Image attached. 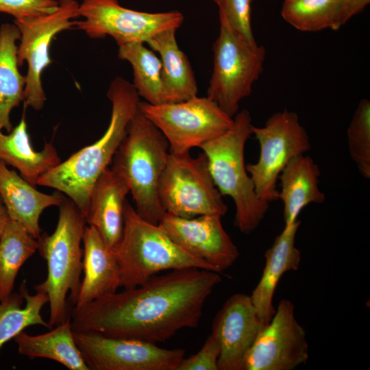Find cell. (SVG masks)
<instances>
[{"mask_svg":"<svg viewBox=\"0 0 370 370\" xmlns=\"http://www.w3.org/2000/svg\"><path fill=\"white\" fill-rule=\"evenodd\" d=\"M219 273L187 268L156 275L136 287L95 299L71 312L73 331L164 342L197 326L204 304L221 282Z\"/></svg>","mask_w":370,"mask_h":370,"instance_id":"6da1fadb","label":"cell"},{"mask_svg":"<svg viewBox=\"0 0 370 370\" xmlns=\"http://www.w3.org/2000/svg\"><path fill=\"white\" fill-rule=\"evenodd\" d=\"M8 220L9 217L6 208L0 197V238Z\"/></svg>","mask_w":370,"mask_h":370,"instance_id":"836d02e7","label":"cell"},{"mask_svg":"<svg viewBox=\"0 0 370 370\" xmlns=\"http://www.w3.org/2000/svg\"><path fill=\"white\" fill-rule=\"evenodd\" d=\"M118 57L128 62L133 70V86L145 101L166 103L162 80V64L159 57L145 43L132 42L119 45Z\"/></svg>","mask_w":370,"mask_h":370,"instance_id":"83f0119b","label":"cell"},{"mask_svg":"<svg viewBox=\"0 0 370 370\" xmlns=\"http://www.w3.org/2000/svg\"><path fill=\"white\" fill-rule=\"evenodd\" d=\"M232 126L200 148L205 153L212 180L223 196H229L235 206L234 224L244 234L256 230L269 209L260 199L246 170L245 144L252 134V119L243 110L233 117Z\"/></svg>","mask_w":370,"mask_h":370,"instance_id":"277c9868","label":"cell"},{"mask_svg":"<svg viewBox=\"0 0 370 370\" xmlns=\"http://www.w3.org/2000/svg\"><path fill=\"white\" fill-rule=\"evenodd\" d=\"M86 219L76 205L65 197L59 206V217L54 232L42 233L38 238V251L47 264L46 279L34 286L36 292L49 299V325L55 327L64 321L67 313L66 295L75 304L79 294L82 272L81 247Z\"/></svg>","mask_w":370,"mask_h":370,"instance_id":"5b68a950","label":"cell"},{"mask_svg":"<svg viewBox=\"0 0 370 370\" xmlns=\"http://www.w3.org/2000/svg\"><path fill=\"white\" fill-rule=\"evenodd\" d=\"M283 19L301 32L338 30L349 19L343 0H284Z\"/></svg>","mask_w":370,"mask_h":370,"instance_id":"484cf974","label":"cell"},{"mask_svg":"<svg viewBox=\"0 0 370 370\" xmlns=\"http://www.w3.org/2000/svg\"><path fill=\"white\" fill-rule=\"evenodd\" d=\"M107 96L111 102L112 111L104 134L95 143L74 153L42 175L36 184L67 196L84 217L95 182L109 167L125 136L129 123L138 111L140 97L133 84L122 77H118L112 82Z\"/></svg>","mask_w":370,"mask_h":370,"instance_id":"7a4b0ae2","label":"cell"},{"mask_svg":"<svg viewBox=\"0 0 370 370\" xmlns=\"http://www.w3.org/2000/svg\"><path fill=\"white\" fill-rule=\"evenodd\" d=\"M0 197L9 219L18 222L36 239L42 234L40 217L46 208L60 206L65 196L58 191L46 194L38 190L14 169L0 161Z\"/></svg>","mask_w":370,"mask_h":370,"instance_id":"d6986e66","label":"cell"},{"mask_svg":"<svg viewBox=\"0 0 370 370\" xmlns=\"http://www.w3.org/2000/svg\"><path fill=\"white\" fill-rule=\"evenodd\" d=\"M252 134L260 145L258 160L246 164L258 197L269 203L278 199V176L295 156L311 148L306 129L297 114L284 109L273 114L263 127L252 126Z\"/></svg>","mask_w":370,"mask_h":370,"instance_id":"30bf717a","label":"cell"},{"mask_svg":"<svg viewBox=\"0 0 370 370\" xmlns=\"http://www.w3.org/2000/svg\"><path fill=\"white\" fill-rule=\"evenodd\" d=\"M262 326L249 295L230 297L212 325L220 347L219 370H244L245 356Z\"/></svg>","mask_w":370,"mask_h":370,"instance_id":"2e32d148","label":"cell"},{"mask_svg":"<svg viewBox=\"0 0 370 370\" xmlns=\"http://www.w3.org/2000/svg\"><path fill=\"white\" fill-rule=\"evenodd\" d=\"M38 245V240L23 225L9 219L0 238V300L13 292L20 269Z\"/></svg>","mask_w":370,"mask_h":370,"instance_id":"f1b7e54d","label":"cell"},{"mask_svg":"<svg viewBox=\"0 0 370 370\" xmlns=\"http://www.w3.org/2000/svg\"><path fill=\"white\" fill-rule=\"evenodd\" d=\"M75 343L89 370H177L183 349H168L141 340L73 331Z\"/></svg>","mask_w":370,"mask_h":370,"instance_id":"4fadbf2b","label":"cell"},{"mask_svg":"<svg viewBox=\"0 0 370 370\" xmlns=\"http://www.w3.org/2000/svg\"><path fill=\"white\" fill-rule=\"evenodd\" d=\"M84 276L75 307L117 291L120 276L114 254L98 232L86 225L82 238Z\"/></svg>","mask_w":370,"mask_h":370,"instance_id":"ffe728a7","label":"cell"},{"mask_svg":"<svg viewBox=\"0 0 370 370\" xmlns=\"http://www.w3.org/2000/svg\"><path fill=\"white\" fill-rule=\"evenodd\" d=\"M320 174L318 165L306 154L293 157L282 169L278 176V199L283 204L285 225L296 222L306 206L325 201V194L319 186Z\"/></svg>","mask_w":370,"mask_h":370,"instance_id":"44dd1931","label":"cell"},{"mask_svg":"<svg viewBox=\"0 0 370 370\" xmlns=\"http://www.w3.org/2000/svg\"><path fill=\"white\" fill-rule=\"evenodd\" d=\"M251 1H253V0H251Z\"/></svg>","mask_w":370,"mask_h":370,"instance_id":"d590c367","label":"cell"},{"mask_svg":"<svg viewBox=\"0 0 370 370\" xmlns=\"http://www.w3.org/2000/svg\"><path fill=\"white\" fill-rule=\"evenodd\" d=\"M0 161L17 169L23 179L34 186L42 175L61 162L52 140L45 142L41 151L33 148L25 114L8 134L0 130Z\"/></svg>","mask_w":370,"mask_h":370,"instance_id":"7402d4cb","label":"cell"},{"mask_svg":"<svg viewBox=\"0 0 370 370\" xmlns=\"http://www.w3.org/2000/svg\"><path fill=\"white\" fill-rule=\"evenodd\" d=\"M175 29L162 31L145 44L158 54L166 103H175L197 96L198 87L190 62L180 49Z\"/></svg>","mask_w":370,"mask_h":370,"instance_id":"603a6c76","label":"cell"},{"mask_svg":"<svg viewBox=\"0 0 370 370\" xmlns=\"http://www.w3.org/2000/svg\"><path fill=\"white\" fill-rule=\"evenodd\" d=\"M76 0H59L58 10L51 14L14 19L20 34L18 45L19 66L27 64L24 102L35 110H41L46 97L42 83L44 70L51 64L49 47L56 34L76 27L79 15Z\"/></svg>","mask_w":370,"mask_h":370,"instance_id":"7c38bea8","label":"cell"},{"mask_svg":"<svg viewBox=\"0 0 370 370\" xmlns=\"http://www.w3.org/2000/svg\"><path fill=\"white\" fill-rule=\"evenodd\" d=\"M219 7V19L250 40H256L251 22V0H212Z\"/></svg>","mask_w":370,"mask_h":370,"instance_id":"4dcf8cb0","label":"cell"},{"mask_svg":"<svg viewBox=\"0 0 370 370\" xmlns=\"http://www.w3.org/2000/svg\"><path fill=\"white\" fill-rule=\"evenodd\" d=\"M221 218L207 214L186 219L165 213L158 225L182 249L221 273L232 266L239 256Z\"/></svg>","mask_w":370,"mask_h":370,"instance_id":"9a60e30c","label":"cell"},{"mask_svg":"<svg viewBox=\"0 0 370 370\" xmlns=\"http://www.w3.org/2000/svg\"><path fill=\"white\" fill-rule=\"evenodd\" d=\"M120 276V287L138 286L166 270L197 268L213 271L206 262L179 247L158 224L143 219L126 201L120 241L111 249Z\"/></svg>","mask_w":370,"mask_h":370,"instance_id":"8992f818","label":"cell"},{"mask_svg":"<svg viewBox=\"0 0 370 370\" xmlns=\"http://www.w3.org/2000/svg\"><path fill=\"white\" fill-rule=\"evenodd\" d=\"M76 28L91 38L112 37L119 45L146 43L153 36L169 29H177L184 17L177 10L146 12L120 5L118 0H82Z\"/></svg>","mask_w":370,"mask_h":370,"instance_id":"8fae6325","label":"cell"},{"mask_svg":"<svg viewBox=\"0 0 370 370\" xmlns=\"http://www.w3.org/2000/svg\"><path fill=\"white\" fill-rule=\"evenodd\" d=\"M55 327L37 335L19 333L14 338L18 353L29 359L54 360L69 370H89L74 340L71 317Z\"/></svg>","mask_w":370,"mask_h":370,"instance_id":"cb8c5ba5","label":"cell"},{"mask_svg":"<svg viewBox=\"0 0 370 370\" xmlns=\"http://www.w3.org/2000/svg\"><path fill=\"white\" fill-rule=\"evenodd\" d=\"M348 149L360 175L370 179V101L361 99L347 130Z\"/></svg>","mask_w":370,"mask_h":370,"instance_id":"f546056e","label":"cell"},{"mask_svg":"<svg viewBox=\"0 0 370 370\" xmlns=\"http://www.w3.org/2000/svg\"><path fill=\"white\" fill-rule=\"evenodd\" d=\"M308 357L306 334L295 317L293 304L282 299L248 351L244 370H293Z\"/></svg>","mask_w":370,"mask_h":370,"instance_id":"5bb4252c","label":"cell"},{"mask_svg":"<svg viewBox=\"0 0 370 370\" xmlns=\"http://www.w3.org/2000/svg\"><path fill=\"white\" fill-rule=\"evenodd\" d=\"M169 156L166 138L138 110L111 162L110 168L127 182L136 212L153 224L165 214L158 190Z\"/></svg>","mask_w":370,"mask_h":370,"instance_id":"3957f363","label":"cell"},{"mask_svg":"<svg viewBox=\"0 0 370 370\" xmlns=\"http://www.w3.org/2000/svg\"><path fill=\"white\" fill-rule=\"evenodd\" d=\"M48 302L44 293L31 295L25 280L21 283L18 293L12 292L0 300V349L27 327L39 325L51 328L41 315L42 308Z\"/></svg>","mask_w":370,"mask_h":370,"instance_id":"4316f807","label":"cell"},{"mask_svg":"<svg viewBox=\"0 0 370 370\" xmlns=\"http://www.w3.org/2000/svg\"><path fill=\"white\" fill-rule=\"evenodd\" d=\"M219 345L210 334L197 354L182 359L177 370H219Z\"/></svg>","mask_w":370,"mask_h":370,"instance_id":"d6a6232c","label":"cell"},{"mask_svg":"<svg viewBox=\"0 0 370 370\" xmlns=\"http://www.w3.org/2000/svg\"><path fill=\"white\" fill-rule=\"evenodd\" d=\"M127 182L111 168H107L95 182L89 198L85 219L112 249L121 239L126 197Z\"/></svg>","mask_w":370,"mask_h":370,"instance_id":"e0dca14e","label":"cell"},{"mask_svg":"<svg viewBox=\"0 0 370 370\" xmlns=\"http://www.w3.org/2000/svg\"><path fill=\"white\" fill-rule=\"evenodd\" d=\"M219 22L206 97L233 118L263 72L266 49L232 29L223 20Z\"/></svg>","mask_w":370,"mask_h":370,"instance_id":"52a82bcc","label":"cell"},{"mask_svg":"<svg viewBox=\"0 0 370 370\" xmlns=\"http://www.w3.org/2000/svg\"><path fill=\"white\" fill-rule=\"evenodd\" d=\"M300 221L284 225L264 254L265 264L261 278L249 295L258 317L263 325L275 313L272 304L274 293L282 276L287 271L298 269L301 252L295 246V237Z\"/></svg>","mask_w":370,"mask_h":370,"instance_id":"ac0fdd59","label":"cell"},{"mask_svg":"<svg viewBox=\"0 0 370 370\" xmlns=\"http://www.w3.org/2000/svg\"><path fill=\"white\" fill-rule=\"evenodd\" d=\"M56 0H0V13L12 15L14 19L31 18L56 12Z\"/></svg>","mask_w":370,"mask_h":370,"instance_id":"1f68e13d","label":"cell"},{"mask_svg":"<svg viewBox=\"0 0 370 370\" xmlns=\"http://www.w3.org/2000/svg\"><path fill=\"white\" fill-rule=\"evenodd\" d=\"M21 38L16 25L0 26V130L10 132L12 110L25 98V75L19 71L17 41Z\"/></svg>","mask_w":370,"mask_h":370,"instance_id":"d4e9b609","label":"cell"},{"mask_svg":"<svg viewBox=\"0 0 370 370\" xmlns=\"http://www.w3.org/2000/svg\"><path fill=\"white\" fill-rule=\"evenodd\" d=\"M343 1H344V2H345V0H343Z\"/></svg>","mask_w":370,"mask_h":370,"instance_id":"e575fe53","label":"cell"},{"mask_svg":"<svg viewBox=\"0 0 370 370\" xmlns=\"http://www.w3.org/2000/svg\"><path fill=\"white\" fill-rule=\"evenodd\" d=\"M158 194L165 213L181 218L207 214L223 217L227 211L203 152L197 157L190 152L170 153Z\"/></svg>","mask_w":370,"mask_h":370,"instance_id":"ba28073f","label":"cell"},{"mask_svg":"<svg viewBox=\"0 0 370 370\" xmlns=\"http://www.w3.org/2000/svg\"><path fill=\"white\" fill-rule=\"evenodd\" d=\"M138 110L162 133L171 153L200 147L227 131L234 121L208 97L159 105L140 101Z\"/></svg>","mask_w":370,"mask_h":370,"instance_id":"9c48e42d","label":"cell"}]
</instances>
